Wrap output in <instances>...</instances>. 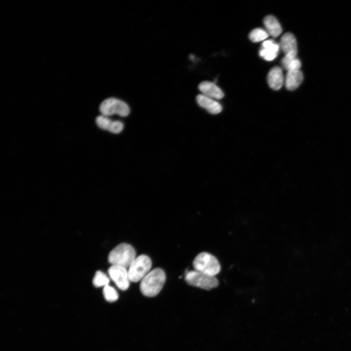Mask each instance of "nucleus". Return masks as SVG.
<instances>
[{
    "mask_svg": "<svg viewBox=\"0 0 351 351\" xmlns=\"http://www.w3.org/2000/svg\"><path fill=\"white\" fill-rule=\"evenodd\" d=\"M198 104L205 109L208 112L213 114H217L222 110L221 104L214 99L203 94H199L196 97Z\"/></svg>",
    "mask_w": 351,
    "mask_h": 351,
    "instance_id": "nucleus-12",
    "label": "nucleus"
},
{
    "mask_svg": "<svg viewBox=\"0 0 351 351\" xmlns=\"http://www.w3.org/2000/svg\"><path fill=\"white\" fill-rule=\"evenodd\" d=\"M113 122V120L110 119L108 117L102 115L98 116L96 119V123L99 128L108 131H109Z\"/></svg>",
    "mask_w": 351,
    "mask_h": 351,
    "instance_id": "nucleus-19",
    "label": "nucleus"
},
{
    "mask_svg": "<svg viewBox=\"0 0 351 351\" xmlns=\"http://www.w3.org/2000/svg\"><path fill=\"white\" fill-rule=\"evenodd\" d=\"M195 270L215 276L220 271L221 266L217 259L207 252L198 254L193 262Z\"/></svg>",
    "mask_w": 351,
    "mask_h": 351,
    "instance_id": "nucleus-3",
    "label": "nucleus"
},
{
    "mask_svg": "<svg viewBox=\"0 0 351 351\" xmlns=\"http://www.w3.org/2000/svg\"><path fill=\"white\" fill-rule=\"evenodd\" d=\"M303 80V75L301 70H295L287 71L284 83L286 88L290 91L297 88Z\"/></svg>",
    "mask_w": 351,
    "mask_h": 351,
    "instance_id": "nucleus-13",
    "label": "nucleus"
},
{
    "mask_svg": "<svg viewBox=\"0 0 351 351\" xmlns=\"http://www.w3.org/2000/svg\"><path fill=\"white\" fill-rule=\"evenodd\" d=\"M263 23L269 35L276 38L281 34L282 27L278 20L273 15H268L263 19Z\"/></svg>",
    "mask_w": 351,
    "mask_h": 351,
    "instance_id": "nucleus-14",
    "label": "nucleus"
},
{
    "mask_svg": "<svg viewBox=\"0 0 351 351\" xmlns=\"http://www.w3.org/2000/svg\"><path fill=\"white\" fill-rule=\"evenodd\" d=\"M110 279L103 272L98 271L94 275L93 279V285L96 287H105L109 285Z\"/></svg>",
    "mask_w": 351,
    "mask_h": 351,
    "instance_id": "nucleus-17",
    "label": "nucleus"
},
{
    "mask_svg": "<svg viewBox=\"0 0 351 351\" xmlns=\"http://www.w3.org/2000/svg\"><path fill=\"white\" fill-rule=\"evenodd\" d=\"M279 45L285 56L296 57L297 42L296 39L292 34L289 32L284 34L281 38Z\"/></svg>",
    "mask_w": 351,
    "mask_h": 351,
    "instance_id": "nucleus-8",
    "label": "nucleus"
},
{
    "mask_svg": "<svg viewBox=\"0 0 351 351\" xmlns=\"http://www.w3.org/2000/svg\"><path fill=\"white\" fill-rule=\"evenodd\" d=\"M109 275L120 290H126L130 285V279L127 268L118 265H112L108 270Z\"/></svg>",
    "mask_w": 351,
    "mask_h": 351,
    "instance_id": "nucleus-7",
    "label": "nucleus"
},
{
    "mask_svg": "<svg viewBox=\"0 0 351 351\" xmlns=\"http://www.w3.org/2000/svg\"><path fill=\"white\" fill-rule=\"evenodd\" d=\"M103 294L105 300L109 302H114L118 298V294L116 289L109 285L103 287Z\"/></svg>",
    "mask_w": 351,
    "mask_h": 351,
    "instance_id": "nucleus-18",
    "label": "nucleus"
},
{
    "mask_svg": "<svg viewBox=\"0 0 351 351\" xmlns=\"http://www.w3.org/2000/svg\"><path fill=\"white\" fill-rule=\"evenodd\" d=\"M267 79L271 89L279 90L282 87L285 80L282 69L277 66L273 67L267 75Z\"/></svg>",
    "mask_w": 351,
    "mask_h": 351,
    "instance_id": "nucleus-10",
    "label": "nucleus"
},
{
    "mask_svg": "<svg viewBox=\"0 0 351 351\" xmlns=\"http://www.w3.org/2000/svg\"><path fill=\"white\" fill-rule=\"evenodd\" d=\"M266 30L262 28H257L253 29L249 34V39L253 42L261 41L269 37Z\"/></svg>",
    "mask_w": 351,
    "mask_h": 351,
    "instance_id": "nucleus-16",
    "label": "nucleus"
},
{
    "mask_svg": "<svg viewBox=\"0 0 351 351\" xmlns=\"http://www.w3.org/2000/svg\"><path fill=\"white\" fill-rule=\"evenodd\" d=\"M202 94L213 99H220L224 97V93L214 83L204 81L198 85Z\"/></svg>",
    "mask_w": 351,
    "mask_h": 351,
    "instance_id": "nucleus-11",
    "label": "nucleus"
},
{
    "mask_svg": "<svg viewBox=\"0 0 351 351\" xmlns=\"http://www.w3.org/2000/svg\"><path fill=\"white\" fill-rule=\"evenodd\" d=\"M99 109L101 115L106 117L115 114L126 117L130 111L129 107L125 102L114 98L104 100L100 104Z\"/></svg>",
    "mask_w": 351,
    "mask_h": 351,
    "instance_id": "nucleus-6",
    "label": "nucleus"
},
{
    "mask_svg": "<svg viewBox=\"0 0 351 351\" xmlns=\"http://www.w3.org/2000/svg\"><path fill=\"white\" fill-rule=\"evenodd\" d=\"M279 48V45L273 40H266L262 43L259 55L265 60L271 61L277 56Z\"/></svg>",
    "mask_w": 351,
    "mask_h": 351,
    "instance_id": "nucleus-9",
    "label": "nucleus"
},
{
    "mask_svg": "<svg viewBox=\"0 0 351 351\" xmlns=\"http://www.w3.org/2000/svg\"><path fill=\"white\" fill-rule=\"evenodd\" d=\"M282 66L287 71L291 70H299L301 63L296 57L285 56L281 60Z\"/></svg>",
    "mask_w": 351,
    "mask_h": 351,
    "instance_id": "nucleus-15",
    "label": "nucleus"
},
{
    "mask_svg": "<svg viewBox=\"0 0 351 351\" xmlns=\"http://www.w3.org/2000/svg\"><path fill=\"white\" fill-rule=\"evenodd\" d=\"M185 279L189 285L206 290H210L218 285V280L215 276H210L196 270L186 272Z\"/></svg>",
    "mask_w": 351,
    "mask_h": 351,
    "instance_id": "nucleus-5",
    "label": "nucleus"
},
{
    "mask_svg": "<svg viewBox=\"0 0 351 351\" xmlns=\"http://www.w3.org/2000/svg\"><path fill=\"white\" fill-rule=\"evenodd\" d=\"M166 280V275L161 269L155 268L141 280L140 290L148 297L156 295L162 289Z\"/></svg>",
    "mask_w": 351,
    "mask_h": 351,
    "instance_id": "nucleus-1",
    "label": "nucleus"
},
{
    "mask_svg": "<svg viewBox=\"0 0 351 351\" xmlns=\"http://www.w3.org/2000/svg\"><path fill=\"white\" fill-rule=\"evenodd\" d=\"M136 257L134 248L130 244L121 243L115 247L109 253L108 261L112 265L129 268Z\"/></svg>",
    "mask_w": 351,
    "mask_h": 351,
    "instance_id": "nucleus-2",
    "label": "nucleus"
},
{
    "mask_svg": "<svg viewBox=\"0 0 351 351\" xmlns=\"http://www.w3.org/2000/svg\"><path fill=\"white\" fill-rule=\"evenodd\" d=\"M152 261L149 256L141 254L136 257L128 270L130 281L141 280L150 272Z\"/></svg>",
    "mask_w": 351,
    "mask_h": 351,
    "instance_id": "nucleus-4",
    "label": "nucleus"
}]
</instances>
